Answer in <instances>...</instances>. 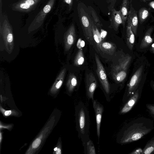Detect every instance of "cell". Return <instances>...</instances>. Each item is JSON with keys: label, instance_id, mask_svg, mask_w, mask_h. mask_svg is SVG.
<instances>
[{"label": "cell", "instance_id": "cell-1", "mask_svg": "<svg viewBox=\"0 0 154 154\" xmlns=\"http://www.w3.org/2000/svg\"><path fill=\"white\" fill-rule=\"evenodd\" d=\"M154 128L153 120L144 117H138L124 128L119 142L125 144L136 141L149 133Z\"/></svg>", "mask_w": 154, "mask_h": 154}, {"label": "cell", "instance_id": "cell-2", "mask_svg": "<svg viewBox=\"0 0 154 154\" xmlns=\"http://www.w3.org/2000/svg\"><path fill=\"white\" fill-rule=\"evenodd\" d=\"M131 59V56L123 57L119 60L117 64L112 66L111 70L112 76L116 82L121 83L125 80Z\"/></svg>", "mask_w": 154, "mask_h": 154}, {"label": "cell", "instance_id": "cell-3", "mask_svg": "<svg viewBox=\"0 0 154 154\" xmlns=\"http://www.w3.org/2000/svg\"><path fill=\"white\" fill-rule=\"evenodd\" d=\"M143 67L141 66L136 71L131 78L128 85L126 96L128 100L133 95L139 87L142 77Z\"/></svg>", "mask_w": 154, "mask_h": 154}, {"label": "cell", "instance_id": "cell-4", "mask_svg": "<svg viewBox=\"0 0 154 154\" xmlns=\"http://www.w3.org/2000/svg\"><path fill=\"white\" fill-rule=\"evenodd\" d=\"M95 58L97 66V74L103 89L108 94L109 92L110 87L105 69L96 54H95Z\"/></svg>", "mask_w": 154, "mask_h": 154}, {"label": "cell", "instance_id": "cell-5", "mask_svg": "<svg viewBox=\"0 0 154 154\" xmlns=\"http://www.w3.org/2000/svg\"><path fill=\"white\" fill-rule=\"evenodd\" d=\"M80 11L81 22L85 35L90 43L92 44L94 40L92 30V20L83 9H81Z\"/></svg>", "mask_w": 154, "mask_h": 154}, {"label": "cell", "instance_id": "cell-6", "mask_svg": "<svg viewBox=\"0 0 154 154\" xmlns=\"http://www.w3.org/2000/svg\"><path fill=\"white\" fill-rule=\"evenodd\" d=\"M142 91V89L138 87L134 94L130 97L123 107L120 111V114L126 113L132 109L140 99Z\"/></svg>", "mask_w": 154, "mask_h": 154}, {"label": "cell", "instance_id": "cell-7", "mask_svg": "<svg viewBox=\"0 0 154 154\" xmlns=\"http://www.w3.org/2000/svg\"><path fill=\"white\" fill-rule=\"evenodd\" d=\"M85 84L86 92L89 98L94 100V94L97 87L96 79L92 72L87 74L86 75Z\"/></svg>", "mask_w": 154, "mask_h": 154}, {"label": "cell", "instance_id": "cell-8", "mask_svg": "<svg viewBox=\"0 0 154 154\" xmlns=\"http://www.w3.org/2000/svg\"><path fill=\"white\" fill-rule=\"evenodd\" d=\"M92 103L96 117L97 135L99 139L100 134V124L103 108V106L96 100H92Z\"/></svg>", "mask_w": 154, "mask_h": 154}, {"label": "cell", "instance_id": "cell-9", "mask_svg": "<svg viewBox=\"0 0 154 154\" xmlns=\"http://www.w3.org/2000/svg\"><path fill=\"white\" fill-rule=\"evenodd\" d=\"M127 23L131 25L132 30L135 35H137L138 25L137 12L131 5L128 11L127 18Z\"/></svg>", "mask_w": 154, "mask_h": 154}, {"label": "cell", "instance_id": "cell-10", "mask_svg": "<svg viewBox=\"0 0 154 154\" xmlns=\"http://www.w3.org/2000/svg\"><path fill=\"white\" fill-rule=\"evenodd\" d=\"M110 21L112 26L116 30H117L121 24H122L125 26L120 11H117L114 8L112 10Z\"/></svg>", "mask_w": 154, "mask_h": 154}, {"label": "cell", "instance_id": "cell-11", "mask_svg": "<svg viewBox=\"0 0 154 154\" xmlns=\"http://www.w3.org/2000/svg\"><path fill=\"white\" fill-rule=\"evenodd\" d=\"M126 44L128 48L132 50L135 42V36L131 26L127 23L126 29Z\"/></svg>", "mask_w": 154, "mask_h": 154}, {"label": "cell", "instance_id": "cell-12", "mask_svg": "<svg viewBox=\"0 0 154 154\" xmlns=\"http://www.w3.org/2000/svg\"><path fill=\"white\" fill-rule=\"evenodd\" d=\"M100 49L103 52L112 55L115 51L116 46L112 43L102 42L100 45Z\"/></svg>", "mask_w": 154, "mask_h": 154}, {"label": "cell", "instance_id": "cell-13", "mask_svg": "<svg viewBox=\"0 0 154 154\" xmlns=\"http://www.w3.org/2000/svg\"><path fill=\"white\" fill-rule=\"evenodd\" d=\"M76 39L75 28L73 24L70 27L66 36V42L67 49H69L74 44Z\"/></svg>", "mask_w": 154, "mask_h": 154}, {"label": "cell", "instance_id": "cell-14", "mask_svg": "<svg viewBox=\"0 0 154 154\" xmlns=\"http://www.w3.org/2000/svg\"><path fill=\"white\" fill-rule=\"evenodd\" d=\"M153 30V28L149 29L146 32L140 44V47L141 48H146L149 46L152 42L151 35Z\"/></svg>", "mask_w": 154, "mask_h": 154}, {"label": "cell", "instance_id": "cell-15", "mask_svg": "<svg viewBox=\"0 0 154 154\" xmlns=\"http://www.w3.org/2000/svg\"><path fill=\"white\" fill-rule=\"evenodd\" d=\"M93 39L94 40L96 46L99 50L100 49V45L102 42V38L101 37L100 33L97 28V26L95 24L93 20L91 21Z\"/></svg>", "mask_w": 154, "mask_h": 154}, {"label": "cell", "instance_id": "cell-16", "mask_svg": "<svg viewBox=\"0 0 154 154\" xmlns=\"http://www.w3.org/2000/svg\"><path fill=\"white\" fill-rule=\"evenodd\" d=\"M129 5L128 0H123L119 10L125 25L128 17Z\"/></svg>", "mask_w": 154, "mask_h": 154}, {"label": "cell", "instance_id": "cell-17", "mask_svg": "<svg viewBox=\"0 0 154 154\" xmlns=\"http://www.w3.org/2000/svg\"><path fill=\"white\" fill-rule=\"evenodd\" d=\"M154 153V137L149 140L143 149L142 154H152Z\"/></svg>", "mask_w": 154, "mask_h": 154}, {"label": "cell", "instance_id": "cell-18", "mask_svg": "<svg viewBox=\"0 0 154 154\" xmlns=\"http://www.w3.org/2000/svg\"><path fill=\"white\" fill-rule=\"evenodd\" d=\"M79 120L80 131L82 133L84 134L85 123V112L83 108H82L79 112Z\"/></svg>", "mask_w": 154, "mask_h": 154}, {"label": "cell", "instance_id": "cell-19", "mask_svg": "<svg viewBox=\"0 0 154 154\" xmlns=\"http://www.w3.org/2000/svg\"><path fill=\"white\" fill-rule=\"evenodd\" d=\"M84 61V58L83 50L82 48L79 49L74 60L75 65L79 66L82 64Z\"/></svg>", "mask_w": 154, "mask_h": 154}, {"label": "cell", "instance_id": "cell-20", "mask_svg": "<svg viewBox=\"0 0 154 154\" xmlns=\"http://www.w3.org/2000/svg\"><path fill=\"white\" fill-rule=\"evenodd\" d=\"M149 12L146 8H140L138 12V16L140 24L142 23L149 15Z\"/></svg>", "mask_w": 154, "mask_h": 154}, {"label": "cell", "instance_id": "cell-21", "mask_svg": "<svg viewBox=\"0 0 154 154\" xmlns=\"http://www.w3.org/2000/svg\"><path fill=\"white\" fill-rule=\"evenodd\" d=\"M77 80L76 76L73 74H72L69 79L68 86L69 90L70 92L72 91L76 86Z\"/></svg>", "mask_w": 154, "mask_h": 154}, {"label": "cell", "instance_id": "cell-22", "mask_svg": "<svg viewBox=\"0 0 154 154\" xmlns=\"http://www.w3.org/2000/svg\"><path fill=\"white\" fill-rule=\"evenodd\" d=\"M87 146L88 154H96L95 147L91 140H90L87 143Z\"/></svg>", "mask_w": 154, "mask_h": 154}, {"label": "cell", "instance_id": "cell-23", "mask_svg": "<svg viewBox=\"0 0 154 154\" xmlns=\"http://www.w3.org/2000/svg\"><path fill=\"white\" fill-rule=\"evenodd\" d=\"M90 12L92 17L94 19V21H93L97 27L98 28L100 27H101L100 22L96 14L95 13L94 11L92 10Z\"/></svg>", "mask_w": 154, "mask_h": 154}, {"label": "cell", "instance_id": "cell-24", "mask_svg": "<svg viewBox=\"0 0 154 154\" xmlns=\"http://www.w3.org/2000/svg\"><path fill=\"white\" fill-rule=\"evenodd\" d=\"M34 4V2L33 0H26L25 1V3L20 4V7L23 9H27L30 7V5H32Z\"/></svg>", "mask_w": 154, "mask_h": 154}, {"label": "cell", "instance_id": "cell-25", "mask_svg": "<svg viewBox=\"0 0 154 154\" xmlns=\"http://www.w3.org/2000/svg\"><path fill=\"white\" fill-rule=\"evenodd\" d=\"M146 107L151 116L154 119V104H146Z\"/></svg>", "mask_w": 154, "mask_h": 154}, {"label": "cell", "instance_id": "cell-26", "mask_svg": "<svg viewBox=\"0 0 154 154\" xmlns=\"http://www.w3.org/2000/svg\"><path fill=\"white\" fill-rule=\"evenodd\" d=\"M143 149L140 148H137L134 149L132 152L129 153L130 154H142Z\"/></svg>", "mask_w": 154, "mask_h": 154}, {"label": "cell", "instance_id": "cell-27", "mask_svg": "<svg viewBox=\"0 0 154 154\" xmlns=\"http://www.w3.org/2000/svg\"><path fill=\"white\" fill-rule=\"evenodd\" d=\"M85 45V42L81 39L79 38L78 41L77 46L79 49L82 48Z\"/></svg>", "mask_w": 154, "mask_h": 154}, {"label": "cell", "instance_id": "cell-28", "mask_svg": "<svg viewBox=\"0 0 154 154\" xmlns=\"http://www.w3.org/2000/svg\"><path fill=\"white\" fill-rule=\"evenodd\" d=\"M40 143V140L39 139H37L33 142L32 144V146L33 148H36L39 146Z\"/></svg>", "mask_w": 154, "mask_h": 154}, {"label": "cell", "instance_id": "cell-29", "mask_svg": "<svg viewBox=\"0 0 154 154\" xmlns=\"http://www.w3.org/2000/svg\"><path fill=\"white\" fill-rule=\"evenodd\" d=\"M107 34V32L106 31L103 29H101L100 35L102 40L105 37Z\"/></svg>", "mask_w": 154, "mask_h": 154}, {"label": "cell", "instance_id": "cell-30", "mask_svg": "<svg viewBox=\"0 0 154 154\" xmlns=\"http://www.w3.org/2000/svg\"><path fill=\"white\" fill-rule=\"evenodd\" d=\"M51 7L50 5H46L43 9V11L45 13H47L50 11Z\"/></svg>", "mask_w": 154, "mask_h": 154}, {"label": "cell", "instance_id": "cell-31", "mask_svg": "<svg viewBox=\"0 0 154 154\" xmlns=\"http://www.w3.org/2000/svg\"><path fill=\"white\" fill-rule=\"evenodd\" d=\"M7 40L9 42H11L13 41V35L11 33L8 34L7 36Z\"/></svg>", "mask_w": 154, "mask_h": 154}, {"label": "cell", "instance_id": "cell-32", "mask_svg": "<svg viewBox=\"0 0 154 154\" xmlns=\"http://www.w3.org/2000/svg\"><path fill=\"white\" fill-rule=\"evenodd\" d=\"M62 81L61 80H60L58 82L56 85L57 88L58 89L60 88L62 84Z\"/></svg>", "mask_w": 154, "mask_h": 154}, {"label": "cell", "instance_id": "cell-33", "mask_svg": "<svg viewBox=\"0 0 154 154\" xmlns=\"http://www.w3.org/2000/svg\"><path fill=\"white\" fill-rule=\"evenodd\" d=\"M11 113V111L10 110L6 111L5 113V114L6 116H8L10 115Z\"/></svg>", "mask_w": 154, "mask_h": 154}, {"label": "cell", "instance_id": "cell-34", "mask_svg": "<svg viewBox=\"0 0 154 154\" xmlns=\"http://www.w3.org/2000/svg\"><path fill=\"white\" fill-rule=\"evenodd\" d=\"M150 49L152 52L154 53V43L152 44L151 45Z\"/></svg>", "mask_w": 154, "mask_h": 154}, {"label": "cell", "instance_id": "cell-35", "mask_svg": "<svg viewBox=\"0 0 154 154\" xmlns=\"http://www.w3.org/2000/svg\"><path fill=\"white\" fill-rule=\"evenodd\" d=\"M149 5L154 9V1L151 2L149 3Z\"/></svg>", "mask_w": 154, "mask_h": 154}, {"label": "cell", "instance_id": "cell-36", "mask_svg": "<svg viewBox=\"0 0 154 154\" xmlns=\"http://www.w3.org/2000/svg\"><path fill=\"white\" fill-rule=\"evenodd\" d=\"M66 2L69 5H71L72 3V0H65Z\"/></svg>", "mask_w": 154, "mask_h": 154}, {"label": "cell", "instance_id": "cell-37", "mask_svg": "<svg viewBox=\"0 0 154 154\" xmlns=\"http://www.w3.org/2000/svg\"><path fill=\"white\" fill-rule=\"evenodd\" d=\"M61 153V150L59 148H58L57 150V151L56 152V154H60Z\"/></svg>", "mask_w": 154, "mask_h": 154}, {"label": "cell", "instance_id": "cell-38", "mask_svg": "<svg viewBox=\"0 0 154 154\" xmlns=\"http://www.w3.org/2000/svg\"><path fill=\"white\" fill-rule=\"evenodd\" d=\"M151 87L152 88V89L154 91V82L151 83Z\"/></svg>", "mask_w": 154, "mask_h": 154}, {"label": "cell", "instance_id": "cell-39", "mask_svg": "<svg viewBox=\"0 0 154 154\" xmlns=\"http://www.w3.org/2000/svg\"><path fill=\"white\" fill-rule=\"evenodd\" d=\"M57 147H56L54 149V150L55 151H57Z\"/></svg>", "mask_w": 154, "mask_h": 154}, {"label": "cell", "instance_id": "cell-40", "mask_svg": "<svg viewBox=\"0 0 154 154\" xmlns=\"http://www.w3.org/2000/svg\"><path fill=\"white\" fill-rule=\"evenodd\" d=\"M143 2H146L147 0H142Z\"/></svg>", "mask_w": 154, "mask_h": 154}]
</instances>
